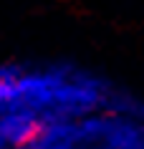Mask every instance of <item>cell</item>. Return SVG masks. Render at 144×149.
Returning <instances> with one entry per match:
<instances>
[{"mask_svg": "<svg viewBox=\"0 0 144 149\" xmlns=\"http://www.w3.org/2000/svg\"><path fill=\"white\" fill-rule=\"evenodd\" d=\"M23 149H83L79 119H48Z\"/></svg>", "mask_w": 144, "mask_h": 149, "instance_id": "cell-1", "label": "cell"}, {"mask_svg": "<svg viewBox=\"0 0 144 149\" xmlns=\"http://www.w3.org/2000/svg\"><path fill=\"white\" fill-rule=\"evenodd\" d=\"M40 116L23 106H10L0 111V139L10 149H23L40 129Z\"/></svg>", "mask_w": 144, "mask_h": 149, "instance_id": "cell-2", "label": "cell"}, {"mask_svg": "<svg viewBox=\"0 0 144 149\" xmlns=\"http://www.w3.org/2000/svg\"><path fill=\"white\" fill-rule=\"evenodd\" d=\"M20 66H0V111L10 109L15 101V81Z\"/></svg>", "mask_w": 144, "mask_h": 149, "instance_id": "cell-3", "label": "cell"}, {"mask_svg": "<svg viewBox=\"0 0 144 149\" xmlns=\"http://www.w3.org/2000/svg\"><path fill=\"white\" fill-rule=\"evenodd\" d=\"M136 116H139V121H144V104H139V111H136Z\"/></svg>", "mask_w": 144, "mask_h": 149, "instance_id": "cell-4", "label": "cell"}, {"mask_svg": "<svg viewBox=\"0 0 144 149\" xmlns=\"http://www.w3.org/2000/svg\"><path fill=\"white\" fill-rule=\"evenodd\" d=\"M0 149H10V147H8V144H5L3 139H0Z\"/></svg>", "mask_w": 144, "mask_h": 149, "instance_id": "cell-5", "label": "cell"}]
</instances>
